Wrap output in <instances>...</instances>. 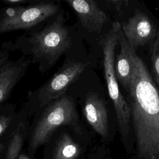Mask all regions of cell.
<instances>
[{
	"label": "cell",
	"mask_w": 159,
	"mask_h": 159,
	"mask_svg": "<svg viewBox=\"0 0 159 159\" xmlns=\"http://www.w3.org/2000/svg\"><path fill=\"white\" fill-rule=\"evenodd\" d=\"M117 42L116 22L101 40L103 53L104 76L108 93L116 115L119 132L127 153L129 155L134 150V136L132 126L131 108L127 101L121 94L115 71V49Z\"/></svg>",
	"instance_id": "2"
},
{
	"label": "cell",
	"mask_w": 159,
	"mask_h": 159,
	"mask_svg": "<svg viewBox=\"0 0 159 159\" xmlns=\"http://www.w3.org/2000/svg\"><path fill=\"white\" fill-rule=\"evenodd\" d=\"M59 6L53 1L29 6H12L0 11V34L32 27L54 16Z\"/></svg>",
	"instance_id": "5"
},
{
	"label": "cell",
	"mask_w": 159,
	"mask_h": 159,
	"mask_svg": "<svg viewBox=\"0 0 159 159\" xmlns=\"http://www.w3.org/2000/svg\"><path fill=\"white\" fill-rule=\"evenodd\" d=\"M120 25L128 43L134 50L153 41L158 32L155 22L139 10H136L132 17Z\"/></svg>",
	"instance_id": "7"
},
{
	"label": "cell",
	"mask_w": 159,
	"mask_h": 159,
	"mask_svg": "<svg viewBox=\"0 0 159 159\" xmlns=\"http://www.w3.org/2000/svg\"><path fill=\"white\" fill-rule=\"evenodd\" d=\"M83 113L88 122L102 138H107L109 132V117L104 100L94 92L89 93L84 101Z\"/></svg>",
	"instance_id": "9"
},
{
	"label": "cell",
	"mask_w": 159,
	"mask_h": 159,
	"mask_svg": "<svg viewBox=\"0 0 159 159\" xmlns=\"http://www.w3.org/2000/svg\"><path fill=\"white\" fill-rule=\"evenodd\" d=\"M116 22L117 39L120 45V53L115 61V71L117 81L127 90L133 73L134 50L128 43L121 28L120 23Z\"/></svg>",
	"instance_id": "10"
},
{
	"label": "cell",
	"mask_w": 159,
	"mask_h": 159,
	"mask_svg": "<svg viewBox=\"0 0 159 159\" xmlns=\"http://www.w3.org/2000/svg\"><path fill=\"white\" fill-rule=\"evenodd\" d=\"M123 1V3L126 6H127L128 4H129V0H122Z\"/></svg>",
	"instance_id": "20"
},
{
	"label": "cell",
	"mask_w": 159,
	"mask_h": 159,
	"mask_svg": "<svg viewBox=\"0 0 159 159\" xmlns=\"http://www.w3.org/2000/svg\"><path fill=\"white\" fill-rule=\"evenodd\" d=\"M1 1H2L5 3H9V4H17V3H21L27 1V0H0Z\"/></svg>",
	"instance_id": "18"
},
{
	"label": "cell",
	"mask_w": 159,
	"mask_h": 159,
	"mask_svg": "<svg viewBox=\"0 0 159 159\" xmlns=\"http://www.w3.org/2000/svg\"><path fill=\"white\" fill-rule=\"evenodd\" d=\"M30 59L6 61L0 69V102L7 98L26 71Z\"/></svg>",
	"instance_id": "11"
},
{
	"label": "cell",
	"mask_w": 159,
	"mask_h": 159,
	"mask_svg": "<svg viewBox=\"0 0 159 159\" xmlns=\"http://www.w3.org/2000/svg\"><path fill=\"white\" fill-rule=\"evenodd\" d=\"M18 159H32L30 157H29L28 156H27L25 154H20L18 158Z\"/></svg>",
	"instance_id": "19"
},
{
	"label": "cell",
	"mask_w": 159,
	"mask_h": 159,
	"mask_svg": "<svg viewBox=\"0 0 159 159\" xmlns=\"http://www.w3.org/2000/svg\"><path fill=\"white\" fill-rule=\"evenodd\" d=\"M80 148L71 137L64 134L59 138L53 152V159H77Z\"/></svg>",
	"instance_id": "12"
},
{
	"label": "cell",
	"mask_w": 159,
	"mask_h": 159,
	"mask_svg": "<svg viewBox=\"0 0 159 159\" xmlns=\"http://www.w3.org/2000/svg\"><path fill=\"white\" fill-rule=\"evenodd\" d=\"M76 13L82 25L90 32H100L108 18L97 0H63Z\"/></svg>",
	"instance_id": "8"
},
{
	"label": "cell",
	"mask_w": 159,
	"mask_h": 159,
	"mask_svg": "<svg viewBox=\"0 0 159 159\" xmlns=\"http://www.w3.org/2000/svg\"><path fill=\"white\" fill-rule=\"evenodd\" d=\"M134 70L127 89L134 153L130 159H159V86L133 52Z\"/></svg>",
	"instance_id": "1"
},
{
	"label": "cell",
	"mask_w": 159,
	"mask_h": 159,
	"mask_svg": "<svg viewBox=\"0 0 159 159\" xmlns=\"http://www.w3.org/2000/svg\"><path fill=\"white\" fill-rule=\"evenodd\" d=\"M76 121L77 114L73 100L70 96L65 94L50 103L32 132L30 149L35 150L43 145L60 126L73 125Z\"/></svg>",
	"instance_id": "4"
},
{
	"label": "cell",
	"mask_w": 159,
	"mask_h": 159,
	"mask_svg": "<svg viewBox=\"0 0 159 159\" xmlns=\"http://www.w3.org/2000/svg\"><path fill=\"white\" fill-rule=\"evenodd\" d=\"M88 63L68 60L49 80L38 90L41 106L49 104L63 95L68 87L83 73Z\"/></svg>",
	"instance_id": "6"
},
{
	"label": "cell",
	"mask_w": 159,
	"mask_h": 159,
	"mask_svg": "<svg viewBox=\"0 0 159 159\" xmlns=\"http://www.w3.org/2000/svg\"><path fill=\"white\" fill-rule=\"evenodd\" d=\"M11 120V117L0 116V135L6 130Z\"/></svg>",
	"instance_id": "15"
},
{
	"label": "cell",
	"mask_w": 159,
	"mask_h": 159,
	"mask_svg": "<svg viewBox=\"0 0 159 159\" xmlns=\"http://www.w3.org/2000/svg\"><path fill=\"white\" fill-rule=\"evenodd\" d=\"M151 61L155 83L159 86V29L155 39L152 41L150 49Z\"/></svg>",
	"instance_id": "14"
},
{
	"label": "cell",
	"mask_w": 159,
	"mask_h": 159,
	"mask_svg": "<svg viewBox=\"0 0 159 159\" xmlns=\"http://www.w3.org/2000/svg\"><path fill=\"white\" fill-rule=\"evenodd\" d=\"M110 1L114 4L115 7L118 10L120 11L122 8V5L123 4L122 0H110Z\"/></svg>",
	"instance_id": "17"
},
{
	"label": "cell",
	"mask_w": 159,
	"mask_h": 159,
	"mask_svg": "<svg viewBox=\"0 0 159 159\" xmlns=\"http://www.w3.org/2000/svg\"><path fill=\"white\" fill-rule=\"evenodd\" d=\"M7 53L4 52H0V69L3 66V65L7 61Z\"/></svg>",
	"instance_id": "16"
},
{
	"label": "cell",
	"mask_w": 159,
	"mask_h": 159,
	"mask_svg": "<svg viewBox=\"0 0 159 159\" xmlns=\"http://www.w3.org/2000/svg\"><path fill=\"white\" fill-rule=\"evenodd\" d=\"M62 17L60 16L29 39L30 53L41 65L43 63L42 68L43 65H46V70L53 66L70 47V32Z\"/></svg>",
	"instance_id": "3"
},
{
	"label": "cell",
	"mask_w": 159,
	"mask_h": 159,
	"mask_svg": "<svg viewBox=\"0 0 159 159\" xmlns=\"http://www.w3.org/2000/svg\"><path fill=\"white\" fill-rule=\"evenodd\" d=\"M23 127L19 126L12 135L7 147L5 159H18L24 140Z\"/></svg>",
	"instance_id": "13"
}]
</instances>
